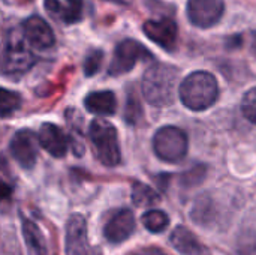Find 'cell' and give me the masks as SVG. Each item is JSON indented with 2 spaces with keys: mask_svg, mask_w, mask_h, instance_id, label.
<instances>
[{
  "mask_svg": "<svg viewBox=\"0 0 256 255\" xmlns=\"http://www.w3.org/2000/svg\"><path fill=\"white\" fill-rule=\"evenodd\" d=\"M135 230V216L129 209L116 212L104 228L105 239L111 243H122L128 240Z\"/></svg>",
  "mask_w": 256,
  "mask_h": 255,
  "instance_id": "cell-11",
  "label": "cell"
},
{
  "mask_svg": "<svg viewBox=\"0 0 256 255\" xmlns=\"http://www.w3.org/2000/svg\"><path fill=\"white\" fill-rule=\"evenodd\" d=\"M171 243L183 255H210L208 249L184 227H177L171 234Z\"/></svg>",
  "mask_w": 256,
  "mask_h": 255,
  "instance_id": "cell-14",
  "label": "cell"
},
{
  "mask_svg": "<svg viewBox=\"0 0 256 255\" xmlns=\"http://www.w3.org/2000/svg\"><path fill=\"white\" fill-rule=\"evenodd\" d=\"M21 95L8 89L0 87V116L8 117L21 107Z\"/></svg>",
  "mask_w": 256,
  "mask_h": 255,
  "instance_id": "cell-20",
  "label": "cell"
},
{
  "mask_svg": "<svg viewBox=\"0 0 256 255\" xmlns=\"http://www.w3.org/2000/svg\"><path fill=\"white\" fill-rule=\"evenodd\" d=\"M153 150L165 162H180L188 153V135L180 128L164 126L154 134Z\"/></svg>",
  "mask_w": 256,
  "mask_h": 255,
  "instance_id": "cell-4",
  "label": "cell"
},
{
  "mask_svg": "<svg viewBox=\"0 0 256 255\" xmlns=\"http://www.w3.org/2000/svg\"><path fill=\"white\" fill-rule=\"evenodd\" d=\"M132 201L138 207H148L159 203V195L150 186L136 182L132 188Z\"/></svg>",
  "mask_w": 256,
  "mask_h": 255,
  "instance_id": "cell-18",
  "label": "cell"
},
{
  "mask_svg": "<svg viewBox=\"0 0 256 255\" xmlns=\"http://www.w3.org/2000/svg\"><path fill=\"white\" fill-rule=\"evenodd\" d=\"M124 119L129 125H136L142 119V107L138 99V95L134 90L128 93L126 107H124Z\"/></svg>",
  "mask_w": 256,
  "mask_h": 255,
  "instance_id": "cell-21",
  "label": "cell"
},
{
  "mask_svg": "<svg viewBox=\"0 0 256 255\" xmlns=\"http://www.w3.org/2000/svg\"><path fill=\"white\" fill-rule=\"evenodd\" d=\"M224 0H189L188 2V18L189 21L201 29H208L218 24L224 15Z\"/></svg>",
  "mask_w": 256,
  "mask_h": 255,
  "instance_id": "cell-8",
  "label": "cell"
},
{
  "mask_svg": "<svg viewBox=\"0 0 256 255\" xmlns=\"http://www.w3.org/2000/svg\"><path fill=\"white\" fill-rule=\"evenodd\" d=\"M108 2H114V3H120V5H129L132 0H108Z\"/></svg>",
  "mask_w": 256,
  "mask_h": 255,
  "instance_id": "cell-26",
  "label": "cell"
},
{
  "mask_svg": "<svg viewBox=\"0 0 256 255\" xmlns=\"http://www.w3.org/2000/svg\"><path fill=\"white\" fill-rule=\"evenodd\" d=\"M142 224L152 233H162L170 225V218L162 210H148L142 215Z\"/></svg>",
  "mask_w": 256,
  "mask_h": 255,
  "instance_id": "cell-19",
  "label": "cell"
},
{
  "mask_svg": "<svg viewBox=\"0 0 256 255\" xmlns=\"http://www.w3.org/2000/svg\"><path fill=\"white\" fill-rule=\"evenodd\" d=\"M142 32L147 35L150 41L158 44L159 47L172 51L177 45L178 39V27L176 21L170 17H162L159 20L146 21L142 26Z\"/></svg>",
  "mask_w": 256,
  "mask_h": 255,
  "instance_id": "cell-9",
  "label": "cell"
},
{
  "mask_svg": "<svg viewBox=\"0 0 256 255\" xmlns=\"http://www.w3.org/2000/svg\"><path fill=\"white\" fill-rule=\"evenodd\" d=\"M45 9L56 18H60L66 24H72L82 17V3H68L62 5L58 0H45Z\"/></svg>",
  "mask_w": 256,
  "mask_h": 255,
  "instance_id": "cell-16",
  "label": "cell"
},
{
  "mask_svg": "<svg viewBox=\"0 0 256 255\" xmlns=\"http://www.w3.org/2000/svg\"><path fill=\"white\" fill-rule=\"evenodd\" d=\"M9 150L14 159L22 168L30 170L34 167L38 159V146H36V137L30 129L18 131L10 140Z\"/></svg>",
  "mask_w": 256,
  "mask_h": 255,
  "instance_id": "cell-10",
  "label": "cell"
},
{
  "mask_svg": "<svg viewBox=\"0 0 256 255\" xmlns=\"http://www.w3.org/2000/svg\"><path fill=\"white\" fill-rule=\"evenodd\" d=\"M252 47H254V50H256V32L254 33V38H252Z\"/></svg>",
  "mask_w": 256,
  "mask_h": 255,
  "instance_id": "cell-27",
  "label": "cell"
},
{
  "mask_svg": "<svg viewBox=\"0 0 256 255\" xmlns=\"http://www.w3.org/2000/svg\"><path fill=\"white\" fill-rule=\"evenodd\" d=\"M38 141L54 158H63L68 153V138L54 123H44L38 134Z\"/></svg>",
  "mask_w": 256,
  "mask_h": 255,
  "instance_id": "cell-13",
  "label": "cell"
},
{
  "mask_svg": "<svg viewBox=\"0 0 256 255\" xmlns=\"http://www.w3.org/2000/svg\"><path fill=\"white\" fill-rule=\"evenodd\" d=\"M34 63L33 54L24 42L16 38L8 39L0 54V69L8 74H20L30 69Z\"/></svg>",
  "mask_w": 256,
  "mask_h": 255,
  "instance_id": "cell-6",
  "label": "cell"
},
{
  "mask_svg": "<svg viewBox=\"0 0 256 255\" xmlns=\"http://www.w3.org/2000/svg\"><path fill=\"white\" fill-rule=\"evenodd\" d=\"M10 194H12V188H10L4 180H2V179H0V201H3V200L9 198V197H10Z\"/></svg>",
  "mask_w": 256,
  "mask_h": 255,
  "instance_id": "cell-25",
  "label": "cell"
},
{
  "mask_svg": "<svg viewBox=\"0 0 256 255\" xmlns=\"http://www.w3.org/2000/svg\"><path fill=\"white\" fill-rule=\"evenodd\" d=\"M102 60H104V53L100 50H92L84 60L86 77H93L94 74H98V71L100 69Z\"/></svg>",
  "mask_w": 256,
  "mask_h": 255,
  "instance_id": "cell-22",
  "label": "cell"
},
{
  "mask_svg": "<svg viewBox=\"0 0 256 255\" xmlns=\"http://www.w3.org/2000/svg\"><path fill=\"white\" fill-rule=\"evenodd\" d=\"M141 59H152V54L147 51V48L134 39H124L122 41L114 51V57L111 60V65L108 68L110 75H122L134 69L138 60Z\"/></svg>",
  "mask_w": 256,
  "mask_h": 255,
  "instance_id": "cell-5",
  "label": "cell"
},
{
  "mask_svg": "<svg viewBox=\"0 0 256 255\" xmlns=\"http://www.w3.org/2000/svg\"><path fill=\"white\" fill-rule=\"evenodd\" d=\"M84 105L93 114L112 116L117 110V99H116V95L110 90L93 92V93L87 95Z\"/></svg>",
  "mask_w": 256,
  "mask_h": 255,
  "instance_id": "cell-15",
  "label": "cell"
},
{
  "mask_svg": "<svg viewBox=\"0 0 256 255\" xmlns=\"http://www.w3.org/2000/svg\"><path fill=\"white\" fill-rule=\"evenodd\" d=\"M180 98L192 111H204L210 108L219 98L216 77L207 71L189 74L180 86Z\"/></svg>",
  "mask_w": 256,
  "mask_h": 255,
  "instance_id": "cell-2",
  "label": "cell"
},
{
  "mask_svg": "<svg viewBox=\"0 0 256 255\" xmlns=\"http://www.w3.org/2000/svg\"><path fill=\"white\" fill-rule=\"evenodd\" d=\"M178 69L166 63L152 65L142 77V95L153 107H166L174 102Z\"/></svg>",
  "mask_w": 256,
  "mask_h": 255,
  "instance_id": "cell-1",
  "label": "cell"
},
{
  "mask_svg": "<svg viewBox=\"0 0 256 255\" xmlns=\"http://www.w3.org/2000/svg\"><path fill=\"white\" fill-rule=\"evenodd\" d=\"M66 255H102L98 246H92L87 237V224L81 215H72L66 224Z\"/></svg>",
  "mask_w": 256,
  "mask_h": 255,
  "instance_id": "cell-7",
  "label": "cell"
},
{
  "mask_svg": "<svg viewBox=\"0 0 256 255\" xmlns=\"http://www.w3.org/2000/svg\"><path fill=\"white\" fill-rule=\"evenodd\" d=\"M90 141L96 158L105 167H116L122 161L117 129L104 119H94L90 125Z\"/></svg>",
  "mask_w": 256,
  "mask_h": 255,
  "instance_id": "cell-3",
  "label": "cell"
},
{
  "mask_svg": "<svg viewBox=\"0 0 256 255\" xmlns=\"http://www.w3.org/2000/svg\"><path fill=\"white\" fill-rule=\"evenodd\" d=\"M206 167L204 165H198V167H194L192 170H189L188 173L183 174L182 177V182L186 185V186H194V185H198L204 180L206 177Z\"/></svg>",
  "mask_w": 256,
  "mask_h": 255,
  "instance_id": "cell-24",
  "label": "cell"
},
{
  "mask_svg": "<svg viewBox=\"0 0 256 255\" xmlns=\"http://www.w3.org/2000/svg\"><path fill=\"white\" fill-rule=\"evenodd\" d=\"M24 36L28 44L38 50H45L54 45V32L46 21L38 15L28 17L22 24Z\"/></svg>",
  "mask_w": 256,
  "mask_h": 255,
  "instance_id": "cell-12",
  "label": "cell"
},
{
  "mask_svg": "<svg viewBox=\"0 0 256 255\" xmlns=\"http://www.w3.org/2000/svg\"><path fill=\"white\" fill-rule=\"evenodd\" d=\"M242 111L244 117L256 125V87L250 89L242 101Z\"/></svg>",
  "mask_w": 256,
  "mask_h": 255,
  "instance_id": "cell-23",
  "label": "cell"
},
{
  "mask_svg": "<svg viewBox=\"0 0 256 255\" xmlns=\"http://www.w3.org/2000/svg\"><path fill=\"white\" fill-rule=\"evenodd\" d=\"M22 234L26 239V243L33 255H50L46 242L44 239V234L38 228L34 222H32L27 218H22Z\"/></svg>",
  "mask_w": 256,
  "mask_h": 255,
  "instance_id": "cell-17",
  "label": "cell"
},
{
  "mask_svg": "<svg viewBox=\"0 0 256 255\" xmlns=\"http://www.w3.org/2000/svg\"><path fill=\"white\" fill-rule=\"evenodd\" d=\"M68 3H82V0H66Z\"/></svg>",
  "mask_w": 256,
  "mask_h": 255,
  "instance_id": "cell-28",
  "label": "cell"
}]
</instances>
